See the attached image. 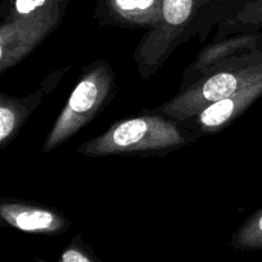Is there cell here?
Wrapping results in <instances>:
<instances>
[{
  "label": "cell",
  "mask_w": 262,
  "mask_h": 262,
  "mask_svg": "<svg viewBox=\"0 0 262 262\" xmlns=\"http://www.w3.org/2000/svg\"><path fill=\"white\" fill-rule=\"evenodd\" d=\"M178 128L160 117H140L123 120L78 148L89 156L161 151L186 143Z\"/></svg>",
  "instance_id": "obj_1"
},
{
  "label": "cell",
  "mask_w": 262,
  "mask_h": 262,
  "mask_svg": "<svg viewBox=\"0 0 262 262\" xmlns=\"http://www.w3.org/2000/svg\"><path fill=\"white\" fill-rule=\"evenodd\" d=\"M113 83L114 76L106 64H99L90 69L73 90L56 119L43 145V152L53 151L86 125L109 99Z\"/></svg>",
  "instance_id": "obj_2"
},
{
  "label": "cell",
  "mask_w": 262,
  "mask_h": 262,
  "mask_svg": "<svg viewBox=\"0 0 262 262\" xmlns=\"http://www.w3.org/2000/svg\"><path fill=\"white\" fill-rule=\"evenodd\" d=\"M260 79H262L260 67L219 72L171 100L164 106L163 112L177 120L188 119L192 115L200 114L210 105L232 96L241 89Z\"/></svg>",
  "instance_id": "obj_3"
},
{
  "label": "cell",
  "mask_w": 262,
  "mask_h": 262,
  "mask_svg": "<svg viewBox=\"0 0 262 262\" xmlns=\"http://www.w3.org/2000/svg\"><path fill=\"white\" fill-rule=\"evenodd\" d=\"M0 215L7 224L27 233L59 234L69 225L63 215L53 210L25 204H2Z\"/></svg>",
  "instance_id": "obj_4"
},
{
  "label": "cell",
  "mask_w": 262,
  "mask_h": 262,
  "mask_svg": "<svg viewBox=\"0 0 262 262\" xmlns=\"http://www.w3.org/2000/svg\"><path fill=\"white\" fill-rule=\"evenodd\" d=\"M49 28L42 26L33 25V23L23 22L9 17L5 19L2 26V71H5L7 67L13 66L22 59L23 55L32 50V46L41 40L42 33Z\"/></svg>",
  "instance_id": "obj_5"
},
{
  "label": "cell",
  "mask_w": 262,
  "mask_h": 262,
  "mask_svg": "<svg viewBox=\"0 0 262 262\" xmlns=\"http://www.w3.org/2000/svg\"><path fill=\"white\" fill-rule=\"evenodd\" d=\"M262 92V79L243 87L232 96L210 105L200 113L199 123L205 130H219L241 114Z\"/></svg>",
  "instance_id": "obj_6"
},
{
  "label": "cell",
  "mask_w": 262,
  "mask_h": 262,
  "mask_svg": "<svg viewBox=\"0 0 262 262\" xmlns=\"http://www.w3.org/2000/svg\"><path fill=\"white\" fill-rule=\"evenodd\" d=\"M164 0H101L115 18L132 23H151L163 18Z\"/></svg>",
  "instance_id": "obj_7"
},
{
  "label": "cell",
  "mask_w": 262,
  "mask_h": 262,
  "mask_svg": "<svg viewBox=\"0 0 262 262\" xmlns=\"http://www.w3.org/2000/svg\"><path fill=\"white\" fill-rule=\"evenodd\" d=\"M12 18L50 28L66 0H12Z\"/></svg>",
  "instance_id": "obj_8"
},
{
  "label": "cell",
  "mask_w": 262,
  "mask_h": 262,
  "mask_svg": "<svg viewBox=\"0 0 262 262\" xmlns=\"http://www.w3.org/2000/svg\"><path fill=\"white\" fill-rule=\"evenodd\" d=\"M232 246L237 250L262 248V211L247 220L232 238Z\"/></svg>",
  "instance_id": "obj_9"
},
{
  "label": "cell",
  "mask_w": 262,
  "mask_h": 262,
  "mask_svg": "<svg viewBox=\"0 0 262 262\" xmlns=\"http://www.w3.org/2000/svg\"><path fill=\"white\" fill-rule=\"evenodd\" d=\"M23 107L15 104L13 100H7V97L2 96V105H0V143L4 146L7 141L14 135L15 130L22 123Z\"/></svg>",
  "instance_id": "obj_10"
},
{
  "label": "cell",
  "mask_w": 262,
  "mask_h": 262,
  "mask_svg": "<svg viewBox=\"0 0 262 262\" xmlns=\"http://www.w3.org/2000/svg\"><path fill=\"white\" fill-rule=\"evenodd\" d=\"M194 0H164L163 18L171 26L183 25L191 17Z\"/></svg>",
  "instance_id": "obj_11"
},
{
  "label": "cell",
  "mask_w": 262,
  "mask_h": 262,
  "mask_svg": "<svg viewBox=\"0 0 262 262\" xmlns=\"http://www.w3.org/2000/svg\"><path fill=\"white\" fill-rule=\"evenodd\" d=\"M55 262H100L95 257L94 252L84 247L83 243H77V239L72 242L61 252L60 257Z\"/></svg>",
  "instance_id": "obj_12"
}]
</instances>
